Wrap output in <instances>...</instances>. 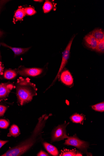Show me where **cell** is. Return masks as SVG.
<instances>
[{"label": "cell", "instance_id": "obj_1", "mask_svg": "<svg viewBox=\"0 0 104 156\" xmlns=\"http://www.w3.org/2000/svg\"><path fill=\"white\" fill-rule=\"evenodd\" d=\"M52 114H45L38 119V122L31 135L16 146L9 149L2 156H21L30 150L42 138V133L46 122Z\"/></svg>", "mask_w": 104, "mask_h": 156}, {"label": "cell", "instance_id": "obj_6", "mask_svg": "<svg viewBox=\"0 0 104 156\" xmlns=\"http://www.w3.org/2000/svg\"><path fill=\"white\" fill-rule=\"evenodd\" d=\"M17 72L22 76L35 77L41 75L43 72V69L36 68H27L22 66L19 68Z\"/></svg>", "mask_w": 104, "mask_h": 156}, {"label": "cell", "instance_id": "obj_9", "mask_svg": "<svg viewBox=\"0 0 104 156\" xmlns=\"http://www.w3.org/2000/svg\"><path fill=\"white\" fill-rule=\"evenodd\" d=\"M61 81L67 86H71L73 83V79L68 70L64 71L60 76Z\"/></svg>", "mask_w": 104, "mask_h": 156}, {"label": "cell", "instance_id": "obj_29", "mask_svg": "<svg viewBox=\"0 0 104 156\" xmlns=\"http://www.w3.org/2000/svg\"><path fill=\"white\" fill-rule=\"evenodd\" d=\"M35 2H42L43 1H40V0H35V1H34Z\"/></svg>", "mask_w": 104, "mask_h": 156}, {"label": "cell", "instance_id": "obj_3", "mask_svg": "<svg viewBox=\"0 0 104 156\" xmlns=\"http://www.w3.org/2000/svg\"><path fill=\"white\" fill-rule=\"evenodd\" d=\"M64 144L74 146L77 148L80 151L87 156H92V154L88 151L90 144L88 142L80 139L76 134L69 137L66 140Z\"/></svg>", "mask_w": 104, "mask_h": 156}, {"label": "cell", "instance_id": "obj_16", "mask_svg": "<svg viewBox=\"0 0 104 156\" xmlns=\"http://www.w3.org/2000/svg\"><path fill=\"white\" fill-rule=\"evenodd\" d=\"M91 34L98 41L104 39V32L101 29H95L93 31Z\"/></svg>", "mask_w": 104, "mask_h": 156}, {"label": "cell", "instance_id": "obj_5", "mask_svg": "<svg viewBox=\"0 0 104 156\" xmlns=\"http://www.w3.org/2000/svg\"><path fill=\"white\" fill-rule=\"evenodd\" d=\"M74 37H73L71 38V40L69 41V43L63 52V53L62 61L60 68H59L58 72L56 77L52 83V84L48 88L52 86L54 83L58 79L59 76V75H60V74L62 72V70L65 67L68 61L69 58L71 48Z\"/></svg>", "mask_w": 104, "mask_h": 156}, {"label": "cell", "instance_id": "obj_18", "mask_svg": "<svg viewBox=\"0 0 104 156\" xmlns=\"http://www.w3.org/2000/svg\"><path fill=\"white\" fill-rule=\"evenodd\" d=\"M53 5L52 3L49 1H46L43 7V9L45 13H47L50 12L52 9Z\"/></svg>", "mask_w": 104, "mask_h": 156}, {"label": "cell", "instance_id": "obj_23", "mask_svg": "<svg viewBox=\"0 0 104 156\" xmlns=\"http://www.w3.org/2000/svg\"><path fill=\"white\" fill-rule=\"evenodd\" d=\"M7 107L5 105H0V117L4 116Z\"/></svg>", "mask_w": 104, "mask_h": 156}, {"label": "cell", "instance_id": "obj_8", "mask_svg": "<svg viewBox=\"0 0 104 156\" xmlns=\"http://www.w3.org/2000/svg\"><path fill=\"white\" fill-rule=\"evenodd\" d=\"M86 46L92 50H96L98 41L92 34L86 35L84 38Z\"/></svg>", "mask_w": 104, "mask_h": 156}, {"label": "cell", "instance_id": "obj_25", "mask_svg": "<svg viewBox=\"0 0 104 156\" xmlns=\"http://www.w3.org/2000/svg\"><path fill=\"white\" fill-rule=\"evenodd\" d=\"M4 67L2 63L0 62V76L3 74V71Z\"/></svg>", "mask_w": 104, "mask_h": 156}, {"label": "cell", "instance_id": "obj_15", "mask_svg": "<svg viewBox=\"0 0 104 156\" xmlns=\"http://www.w3.org/2000/svg\"><path fill=\"white\" fill-rule=\"evenodd\" d=\"M18 73L17 71L15 70H7L4 74V78L8 80L13 79L16 77Z\"/></svg>", "mask_w": 104, "mask_h": 156}, {"label": "cell", "instance_id": "obj_2", "mask_svg": "<svg viewBox=\"0 0 104 156\" xmlns=\"http://www.w3.org/2000/svg\"><path fill=\"white\" fill-rule=\"evenodd\" d=\"M16 89L17 103L23 106L31 102L33 97L37 95L38 89L36 85L28 78L20 77L15 85Z\"/></svg>", "mask_w": 104, "mask_h": 156}, {"label": "cell", "instance_id": "obj_20", "mask_svg": "<svg viewBox=\"0 0 104 156\" xmlns=\"http://www.w3.org/2000/svg\"><path fill=\"white\" fill-rule=\"evenodd\" d=\"M97 52L102 53L104 51V39L98 41V44L95 50Z\"/></svg>", "mask_w": 104, "mask_h": 156}, {"label": "cell", "instance_id": "obj_27", "mask_svg": "<svg viewBox=\"0 0 104 156\" xmlns=\"http://www.w3.org/2000/svg\"><path fill=\"white\" fill-rule=\"evenodd\" d=\"M9 1H0V9H1L2 6L6 3L7 2Z\"/></svg>", "mask_w": 104, "mask_h": 156}, {"label": "cell", "instance_id": "obj_13", "mask_svg": "<svg viewBox=\"0 0 104 156\" xmlns=\"http://www.w3.org/2000/svg\"><path fill=\"white\" fill-rule=\"evenodd\" d=\"M20 134V131L18 126L16 125H13L11 126L9 129V133L8 134V136H13L16 137L18 136Z\"/></svg>", "mask_w": 104, "mask_h": 156}, {"label": "cell", "instance_id": "obj_24", "mask_svg": "<svg viewBox=\"0 0 104 156\" xmlns=\"http://www.w3.org/2000/svg\"><path fill=\"white\" fill-rule=\"evenodd\" d=\"M37 155L38 156H50V155L44 151H41L38 153Z\"/></svg>", "mask_w": 104, "mask_h": 156}, {"label": "cell", "instance_id": "obj_19", "mask_svg": "<svg viewBox=\"0 0 104 156\" xmlns=\"http://www.w3.org/2000/svg\"><path fill=\"white\" fill-rule=\"evenodd\" d=\"M92 108L96 111L103 112L104 111V102L98 103L91 106Z\"/></svg>", "mask_w": 104, "mask_h": 156}, {"label": "cell", "instance_id": "obj_10", "mask_svg": "<svg viewBox=\"0 0 104 156\" xmlns=\"http://www.w3.org/2000/svg\"><path fill=\"white\" fill-rule=\"evenodd\" d=\"M1 44L4 47L11 49L13 52L15 56H19L24 54L27 52L30 48H13L10 47L4 43H1Z\"/></svg>", "mask_w": 104, "mask_h": 156}, {"label": "cell", "instance_id": "obj_4", "mask_svg": "<svg viewBox=\"0 0 104 156\" xmlns=\"http://www.w3.org/2000/svg\"><path fill=\"white\" fill-rule=\"evenodd\" d=\"M69 124V122H65L63 124L58 125L54 129L52 133L51 143L68 139L69 137L66 131V127Z\"/></svg>", "mask_w": 104, "mask_h": 156}, {"label": "cell", "instance_id": "obj_14", "mask_svg": "<svg viewBox=\"0 0 104 156\" xmlns=\"http://www.w3.org/2000/svg\"><path fill=\"white\" fill-rule=\"evenodd\" d=\"M70 119L73 123L83 124L85 118L83 115L75 113L71 116Z\"/></svg>", "mask_w": 104, "mask_h": 156}, {"label": "cell", "instance_id": "obj_12", "mask_svg": "<svg viewBox=\"0 0 104 156\" xmlns=\"http://www.w3.org/2000/svg\"><path fill=\"white\" fill-rule=\"evenodd\" d=\"M83 153L79 151L76 149L70 150L64 149L62 150V152L60 156H82Z\"/></svg>", "mask_w": 104, "mask_h": 156}, {"label": "cell", "instance_id": "obj_26", "mask_svg": "<svg viewBox=\"0 0 104 156\" xmlns=\"http://www.w3.org/2000/svg\"><path fill=\"white\" fill-rule=\"evenodd\" d=\"M8 142L9 140H0V149Z\"/></svg>", "mask_w": 104, "mask_h": 156}, {"label": "cell", "instance_id": "obj_17", "mask_svg": "<svg viewBox=\"0 0 104 156\" xmlns=\"http://www.w3.org/2000/svg\"><path fill=\"white\" fill-rule=\"evenodd\" d=\"M25 13L24 8L20 7L15 13V18L17 20H21L25 16Z\"/></svg>", "mask_w": 104, "mask_h": 156}, {"label": "cell", "instance_id": "obj_28", "mask_svg": "<svg viewBox=\"0 0 104 156\" xmlns=\"http://www.w3.org/2000/svg\"><path fill=\"white\" fill-rule=\"evenodd\" d=\"M4 34L3 32L0 30V38H1Z\"/></svg>", "mask_w": 104, "mask_h": 156}, {"label": "cell", "instance_id": "obj_7", "mask_svg": "<svg viewBox=\"0 0 104 156\" xmlns=\"http://www.w3.org/2000/svg\"><path fill=\"white\" fill-rule=\"evenodd\" d=\"M14 87V84L10 82L0 84V101L6 100Z\"/></svg>", "mask_w": 104, "mask_h": 156}, {"label": "cell", "instance_id": "obj_11", "mask_svg": "<svg viewBox=\"0 0 104 156\" xmlns=\"http://www.w3.org/2000/svg\"><path fill=\"white\" fill-rule=\"evenodd\" d=\"M43 144L45 149L51 155L54 156L58 155L59 151L55 147L46 142L43 143Z\"/></svg>", "mask_w": 104, "mask_h": 156}, {"label": "cell", "instance_id": "obj_21", "mask_svg": "<svg viewBox=\"0 0 104 156\" xmlns=\"http://www.w3.org/2000/svg\"><path fill=\"white\" fill-rule=\"evenodd\" d=\"M25 14L28 16H33L37 13L36 11L33 8L31 7L24 8Z\"/></svg>", "mask_w": 104, "mask_h": 156}, {"label": "cell", "instance_id": "obj_22", "mask_svg": "<svg viewBox=\"0 0 104 156\" xmlns=\"http://www.w3.org/2000/svg\"><path fill=\"white\" fill-rule=\"evenodd\" d=\"M9 122L7 120L4 119H0V128L6 129L9 125Z\"/></svg>", "mask_w": 104, "mask_h": 156}]
</instances>
